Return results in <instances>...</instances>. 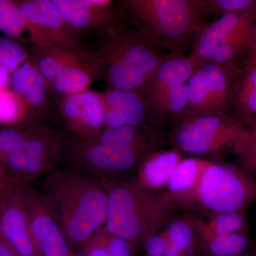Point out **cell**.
<instances>
[{
	"instance_id": "obj_1",
	"label": "cell",
	"mask_w": 256,
	"mask_h": 256,
	"mask_svg": "<svg viewBox=\"0 0 256 256\" xmlns=\"http://www.w3.org/2000/svg\"><path fill=\"white\" fill-rule=\"evenodd\" d=\"M40 193L74 252L82 250L105 226L108 194L99 178L68 168H54L45 175Z\"/></svg>"
},
{
	"instance_id": "obj_2",
	"label": "cell",
	"mask_w": 256,
	"mask_h": 256,
	"mask_svg": "<svg viewBox=\"0 0 256 256\" xmlns=\"http://www.w3.org/2000/svg\"><path fill=\"white\" fill-rule=\"evenodd\" d=\"M100 180L108 194L106 228L127 240L134 254L174 218L178 206L169 192L144 188L134 178Z\"/></svg>"
},
{
	"instance_id": "obj_3",
	"label": "cell",
	"mask_w": 256,
	"mask_h": 256,
	"mask_svg": "<svg viewBox=\"0 0 256 256\" xmlns=\"http://www.w3.org/2000/svg\"><path fill=\"white\" fill-rule=\"evenodd\" d=\"M94 50H89L99 77L108 88L134 90L143 94L164 56L156 43L140 30L120 26L102 35Z\"/></svg>"
},
{
	"instance_id": "obj_4",
	"label": "cell",
	"mask_w": 256,
	"mask_h": 256,
	"mask_svg": "<svg viewBox=\"0 0 256 256\" xmlns=\"http://www.w3.org/2000/svg\"><path fill=\"white\" fill-rule=\"evenodd\" d=\"M124 9L146 36L156 44L180 53L178 46L205 26L206 15L200 0H127Z\"/></svg>"
},
{
	"instance_id": "obj_5",
	"label": "cell",
	"mask_w": 256,
	"mask_h": 256,
	"mask_svg": "<svg viewBox=\"0 0 256 256\" xmlns=\"http://www.w3.org/2000/svg\"><path fill=\"white\" fill-rule=\"evenodd\" d=\"M32 63L50 92L62 96L88 90L99 77L89 50L79 52L50 43L33 44Z\"/></svg>"
},
{
	"instance_id": "obj_6",
	"label": "cell",
	"mask_w": 256,
	"mask_h": 256,
	"mask_svg": "<svg viewBox=\"0 0 256 256\" xmlns=\"http://www.w3.org/2000/svg\"><path fill=\"white\" fill-rule=\"evenodd\" d=\"M26 138L16 153L1 162L8 178L18 185L28 184L55 168L60 158L65 134L38 120H26Z\"/></svg>"
},
{
	"instance_id": "obj_7",
	"label": "cell",
	"mask_w": 256,
	"mask_h": 256,
	"mask_svg": "<svg viewBox=\"0 0 256 256\" xmlns=\"http://www.w3.org/2000/svg\"><path fill=\"white\" fill-rule=\"evenodd\" d=\"M146 156L132 148L88 140L73 133L64 136L60 154L68 169L99 180L138 169Z\"/></svg>"
},
{
	"instance_id": "obj_8",
	"label": "cell",
	"mask_w": 256,
	"mask_h": 256,
	"mask_svg": "<svg viewBox=\"0 0 256 256\" xmlns=\"http://www.w3.org/2000/svg\"><path fill=\"white\" fill-rule=\"evenodd\" d=\"M192 201L215 213L240 212L256 201V180L232 165L212 161L188 202Z\"/></svg>"
},
{
	"instance_id": "obj_9",
	"label": "cell",
	"mask_w": 256,
	"mask_h": 256,
	"mask_svg": "<svg viewBox=\"0 0 256 256\" xmlns=\"http://www.w3.org/2000/svg\"><path fill=\"white\" fill-rule=\"evenodd\" d=\"M228 13L205 25L196 35L188 56L195 64L212 63L224 66L254 42L250 16Z\"/></svg>"
},
{
	"instance_id": "obj_10",
	"label": "cell",
	"mask_w": 256,
	"mask_h": 256,
	"mask_svg": "<svg viewBox=\"0 0 256 256\" xmlns=\"http://www.w3.org/2000/svg\"><path fill=\"white\" fill-rule=\"evenodd\" d=\"M174 141L180 150L204 156L226 146L238 148L250 134L222 116L186 118L178 121Z\"/></svg>"
},
{
	"instance_id": "obj_11",
	"label": "cell",
	"mask_w": 256,
	"mask_h": 256,
	"mask_svg": "<svg viewBox=\"0 0 256 256\" xmlns=\"http://www.w3.org/2000/svg\"><path fill=\"white\" fill-rule=\"evenodd\" d=\"M186 86L188 104L182 119L224 114L230 99L224 66L212 63L197 64Z\"/></svg>"
},
{
	"instance_id": "obj_12",
	"label": "cell",
	"mask_w": 256,
	"mask_h": 256,
	"mask_svg": "<svg viewBox=\"0 0 256 256\" xmlns=\"http://www.w3.org/2000/svg\"><path fill=\"white\" fill-rule=\"evenodd\" d=\"M20 191L40 256H73L63 230L40 192L28 184L20 185Z\"/></svg>"
},
{
	"instance_id": "obj_13",
	"label": "cell",
	"mask_w": 256,
	"mask_h": 256,
	"mask_svg": "<svg viewBox=\"0 0 256 256\" xmlns=\"http://www.w3.org/2000/svg\"><path fill=\"white\" fill-rule=\"evenodd\" d=\"M20 13L34 30V44L50 43L79 52H86L78 32L69 26L53 0L15 1Z\"/></svg>"
},
{
	"instance_id": "obj_14",
	"label": "cell",
	"mask_w": 256,
	"mask_h": 256,
	"mask_svg": "<svg viewBox=\"0 0 256 256\" xmlns=\"http://www.w3.org/2000/svg\"><path fill=\"white\" fill-rule=\"evenodd\" d=\"M0 236L18 256H41L32 234L20 185L10 180L0 203Z\"/></svg>"
},
{
	"instance_id": "obj_15",
	"label": "cell",
	"mask_w": 256,
	"mask_h": 256,
	"mask_svg": "<svg viewBox=\"0 0 256 256\" xmlns=\"http://www.w3.org/2000/svg\"><path fill=\"white\" fill-rule=\"evenodd\" d=\"M64 20L79 34L100 35L120 26V14L110 0H53Z\"/></svg>"
},
{
	"instance_id": "obj_16",
	"label": "cell",
	"mask_w": 256,
	"mask_h": 256,
	"mask_svg": "<svg viewBox=\"0 0 256 256\" xmlns=\"http://www.w3.org/2000/svg\"><path fill=\"white\" fill-rule=\"evenodd\" d=\"M60 112L69 130L84 139H94L104 129L101 92L88 89L64 96L60 102Z\"/></svg>"
},
{
	"instance_id": "obj_17",
	"label": "cell",
	"mask_w": 256,
	"mask_h": 256,
	"mask_svg": "<svg viewBox=\"0 0 256 256\" xmlns=\"http://www.w3.org/2000/svg\"><path fill=\"white\" fill-rule=\"evenodd\" d=\"M104 110V128L150 124V108L144 94L134 90L107 88L101 92Z\"/></svg>"
},
{
	"instance_id": "obj_18",
	"label": "cell",
	"mask_w": 256,
	"mask_h": 256,
	"mask_svg": "<svg viewBox=\"0 0 256 256\" xmlns=\"http://www.w3.org/2000/svg\"><path fill=\"white\" fill-rule=\"evenodd\" d=\"M196 66L188 56L180 52L164 56L143 92L150 110L175 88L186 84Z\"/></svg>"
},
{
	"instance_id": "obj_19",
	"label": "cell",
	"mask_w": 256,
	"mask_h": 256,
	"mask_svg": "<svg viewBox=\"0 0 256 256\" xmlns=\"http://www.w3.org/2000/svg\"><path fill=\"white\" fill-rule=\"evenodd\" d=\"M9 88L24 101L32 120L37 119L46 108V82L32 60L22 64L10 75Z\"/></svg>"
},
{
	"instance_id": "obj_20",
	"label": "cell",
	"mask_w": 256,
	"mask_h": 256,
	"mask_svg": "<svg viewBox=\"0 0 256 256\" xmlns=\"http://www.w3.org/2000/svg\"><path fill=\"white\" fill-rule=\"evenodd\" d=\"M184 159L178 150L151 152L138 166L134 178L144 188L160 190L168 186L172 175Z\"/></svg>"
},
{
	"instance_id": "obj_21",
	"label": "cell",
	"mask_w": 256,
	"mask_h": 256,
	"mask_svg": "<svg viewBox=\"0 0 256 256\" xmlns=\"http://www.w3.org/2000/svg\"><path fill=\"white\" fill-rule=\"evenodd\" d=\"M212 162L202 158H184L178 165L166 186L178 206L188 204L204 171Z\"/></svg>"
},
{
	"instance_id": "obj_22",
	"label": "cell",
	"mask_w": 256,
	"mask_h": 256,
	"mask_svg": "<svg viewBox=\"0 0 256 256\" xmlns=\"http://www.w3.org/2000/svg\"><path fill=\"white\" fill-rule=\"evenodd\" d=\"M88 140L132 148L146 156L152 152L150 140L144 128L124 126L104 128L97 137Z\"/></svg>"
},
{
	"instance_id": "obj_23",
	"label": "cell",
	"mask_w": 256,
	"mask_h": 256,
	"mask_svg": "<svg viewBox=\"0 0 256 256\" xmlns=\"http://www.w3.org/2000/svg\"><path fill=\"white\" fill-rule=\"evenodd\" d=\"M161 232L170 245L183 256H198V237L192 216L174 218Z\"/></svg>"
},
{
	"instance_id": "obj_24",
	"label": "cell",
	"mask_w": 256,
	"mask_h": 256,
	"mask_svg": "<svg viewBox=\"0 0 256 256\" xmlns=\"http://www.w3.org/2000/svg\"><path fill=\"white\" fill-rule=\"evenodd\" d=\"M197 237L198 256L240 255L248 246L247 238L242 233L197 235Z\"/></svg>"
},
{
	"instance_id": "obj_25",
	"label": "cell",
	"mask_w": 256,
	"mask_h": 256,
	"mask_svg": "<svg viewBox=\"0 0 256 256\" xmlns=\"http://www.w3.org/2000/svg\"><path fill=\"white\" fill-rule=\"evenodd\" d=\"M80 250L87 256L136 255L127 240L110 233L105 226L99 228Z\"/></svg>"
},
{
	"instance_id": "obj_26",
	"label": "cell",
	"mask_w": 256,
	"mask_h": 256,
	"mask_svg": "<svg viewBox=\"0 0 256 256\" xmlns=\"http://www.w3.org/2000/svg\"><path fill=\"white\" fill-rule=\"evenodd\" d=\"M0 31L18 41L33 44L36 42L34 30L20 13L15 1L0 0Z\"/></svg>"
},
{
	"instance_id": "obj_27",
	"label": "cell",
	"mask_w": 256,
	"mask_h": 256,
	"mask_svg": "<svg viewBox=\"0 0 256 256\" xmlns=\"http://www.w3.org/2000/svg\"><path fill=\"white\" fill-rule=\"evenodd\" d=\"M197 235L240 233L244 227L240 212H218L207 222L192 216Z\"/></svg>"
},
{
	"instance_id": "obj_28",
	"label": "cell",
	"mask_w": 256,
	"mask_h": 256,
	"mask_svg": "<svg viewBox=\"0 0 256 256\" xmlns=\"http://www.w3.org/2000/svg\"><path fill=\"white\" fill-rule=\"evenodd\" d=\"M30 118L23 99L10 88L0 90V124L13 126Z\"/></svg>"
},
{
	"instance_id": "obj_29",
	"label": "cell",
	"mask_w": 256,
	"mask_h": 256,
	"mask_svg": "<svg viewBox=\"0 0 256 256\" xmlns=\"http://www.w3.org/2000/svg\"><path fill=\"white\" fill-rule=\"evenodd\" d=\"M28 60V52L12 38L0 36V67L12 74Z\"/></svg>"
},
{
	"instance_id": "obj_30",
	"label": "cell",
	"mask_w": 256,
	"mask_h": 256,
	"mask_svg": "<svg viewBox=\"0 0 256 256\" xmlns=\"http://www.w3.org/2000/svg\"><path fill=\"white\" fill-rule=\"evenodd\" d=\"M202 8L206 14L240 13L248 11L256 5L252 0H200Z\"/></svg>"
},
{
	"instance_id": "obj_31",
	"label": "cell",
	"mask_w": 256,
	"mask_h": 256,
	"mask_svg": "<svg viewBox=\"0 0 256 256\" xmlns=\"http://www.w3.org/2000/svg\"><path fill=\"white\" fill-rule=\"evenodd\" d=\"M238 104L244 114L256 112V66H252L239 90Z\"/></svg>"
},
{
	"instance_id": "obj_32",
	"label": "cell",
	"mask_w": 256,
	"mask_h": 256,
	"mask_svg": "<svg viewBox=\"0 0 256 256\" xmlns=\"http://www.w3.org/2000/svg\"><path fill=\"white\" fill-rule=\"evenodd\" d=\"M146 256H164L168 242L162 232H158L146 239L142 246Z\"/></svg>"
},
{
	"instance_id": "obj_33",
	"label": "cell",
	"mask_w": 256,
	"mask_h": 256,
	"mask_svg": "<svg viewBox=\"0 0 256 256\" xmlns=\"http://www.w3.org/2000/svg\"><path fill=\"white\" fill-rule=\"evenodd\" d=\"M11 74L0 67V90L9 88Z\"/></svg>"
},
{
	"instance_id": "obj_34",
	"label": "cell",
	"mask_w": 256,
	"mask_h": 256,
	"mask_svg": "<svg viewBox=\"0 0 256 256\" xmlns=\"http://www.w3.org/2000/svg\"><path fill=\"white\" fill-rule=\"evenodd\" d=\"M8 182H9V178L6 176L3 168H2V166H0V203H1L3 194H4L5 188L8 186Z\"/></svg>"
},
{
	"instance_id": "obj_35",
	"label": "cell",
	"mask_w": 256,
	"mask_h": 256,
	"mask_svg": "<svg viewBox=\"0 0 256 256\" xmlns=\"http://www.w3.org/2000/svg\"><path fill=\"white\" fill-rule=\"evenodd\" d=\"M0 256H18L0 236Z\"/></svg>"
},
{
	"instance_id": "obj_36",
	"label": "cell",
	"mask_w": 256,
	"mask_h": 256,
	"mask_svg": "<svg viewBox=\"0 0 256 256\" xmlns=\"http://www.w3.org/2000/svg\"><path fill=\"white\" fill-rule=\"evenodd\" d=\"M254 46H255V52L256 54V36L254 38ZM250 66H256V54L255 56H254V58H252V60H250Z\"/></svg>"
},
{
	"instance_id": "obj_37",
	"label": "cell",
	"mask_w": 256,
	"mask_h": 256,
	"mask_svg": "<svg viewBox=\"0 0 256 256\" xmlns=\"http://www.w3.org/2000/svg\"><path fill=\"white\" fill-rule=\"evenodd\" d=\"M73 256H87L85 254H84L82 250H78V252H74Z\"/></svg>"
},
{
	"instance_id": "obj_38",
	"label": "cell",
	"mask_w": 256,
	"mask_h": 256,
	"mask_svg": "<svg viewBox=\"0 0 256 256\" xmlns=\"http://www.w3.org/2000/svg\"><path fill=\"white\" fill-rule=\"evenodd\" d=\"M136 256V255H134V256Z\"/></svg>"
},
{
	"instance_id": "obj_39",
	"label": "cell",
	"mask_w": 256,
	"mask_h": 256,
	"mask_svg": "<svg viewBox=\"0 0 256 256\" xmlns=\"http://www.w3.org/2000/svg\"><path fill=\"white\" fill-rule=\"evenodd\" d=\"M0 166H1V164H0Z\"/></svg>"
}]
</instances>
